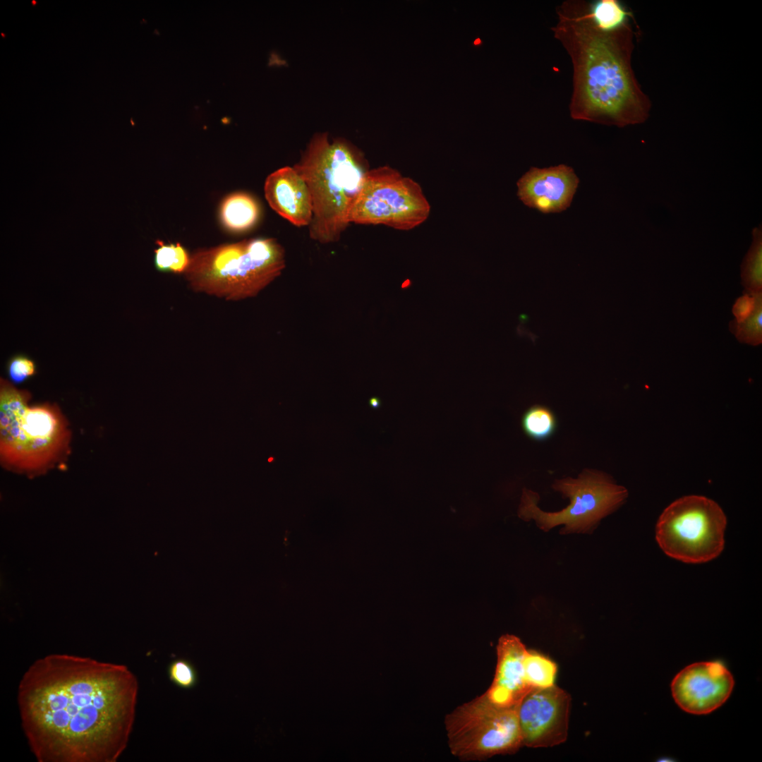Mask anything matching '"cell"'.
<instances>
[{"label":"cell","instance_id":"cell-1","mask_svg":"<svg viewBox=\"0 0 762 762\" xmlns=\"http://www.w3.org/2000/svg\"><path fill=\"white\" fill-rule=\"evenodd\" d=\"M138 692L125 665L52 653L23 675L22 730L38 762H116L133 730Z\"/></svg>","mask_w":762,"mask_h":762},{"label":"cell","instance_id":"cell-2","mask_svg":"<svg viewBox=\"0 0 762 762\" xmlns=\"http://www.w3.org/2000/svg\"><path fill=\"white\" fill-rule=\"evenodd\" d=\"M556 13L551 30L573 68L572 119L618 127L644 122L651 102L631 67L633 32L629 23L602 30L593 20L591 3L581 0L562 2Z\"/></svg>","mask_w":762,"mask_h":762},{"label":"cell","instance_id":"cell-3","mask_svg":"<svg viewBox=\"0 0 762 762\" xmlns=\"http://www.w3.org/2000/svg\"><path fill=\"white\" fill-rule=\"evenodd\" d=\"M294 168L313 199L310 237L322 243L339 241L350 224V207L368 171L363 155L345 139L330 142L327 133H316Z\"/></svg>","mask_w":762,"mask_h":762},{"label":"cell","instance_id":"cell-4","mask_svg":"<svg viewBox=\"0 0 762 762\" xmlns=\"http://www.w3.org/2000/svg\"><path fill=\"white\" fill-rule=\"evenodd\" d=\"M30 394L1 378L0 459L8 469L35 474L52 468L69 453L71 431L59 408L30 406Z\"/></svg>","mask_w":762,"mask_h":762},{"label":"cell","instance_id":"cell-5","mask_svg":"<svg viewBox=\"0 0 762 762\" xmlns=\"http://www.w3.org/2000/svg\"><path fill=\"white\" fill-rule=\"evenodd\" d=\"M284 267L275 239L251 238L195 252L184 274L195 291L236 301L256 296Z\"/></svg>","mask_w":762,"mask_h":762},{"label":"cell","instance_id":"cell-6","mask_svg":"<svg viewBox=\"0 0 762 762\" xmlns=\"http://www.w3.org/2000/svg\"><path fill=\"white\" fill-rule=\"evenodd\" d=\"M552 488L569 500L565 508L554 512L543 511L538 504V493L524 488L518 516L525 521H533L544 532L562 526L561 535L591 534L603 518L624 504L629 495L624 486L617 485L607 473L588 468L576 478L555 480Z\"/></svg>","mask_w":762,"mask_h":762},{"label":"cell","instance_id":"cell-7","mask_svg":"<svg viewBox=\"0 0 762 762\" xmlns=\"http://www.w3.org/2000/svg\"><path fill=\"white\" fill-rule=\"evenodd\" d=\"M519 706L497 705L485 692L458 706L445 720L451 753L461 761H481L516 752L523 746Z\"/></svg>","mask_w":762,"mask_h":762},{"label":"cell","instance_id":"cell-8","mask_svg":"<svg viewBox=\"0 0 762 762\" xmlns=\"http://www.w3.org/2000/svg\"><path fill=\"white\" fill-rule=\"evenodd\" d=\"M726 525V516L715 502L688 495L665 508L656 524L655 538L667 556L685 563H704L722 552Z\"/></svg>","mask_w":762,"mask_h":762},{"label":"cell","instance_id":"cell-9","mask_svg":"<svg viewBox=\"0 0 762 762\" xmlns=\"http://www.w3.org/2000/svg\"><path fill=\"white\" fill-rule=\"evenodd\" d=\"M430 210L418 183L391 167H382L365 173L348 219L349 223L409 230L425 222Z\"/></svg>","mask_w":762,"mask_h":762},{"label":"cell","instance_id":"cell-10","mask_svg":"<svg viewBox=\"0 0 762 762\" xmlns=\"http://www.w3.org/2000/svg\"><path fill=\"white\" fill-rule=\"evenodd\" d=\"M570 704L569 694L555 685L529 691L518 707L523 746L551 747L564 742Z\"/></svg>","mask_w":762,"mask_h":762},{"label":"cell","instance_id":"cell-11","mask_svg":"<svg viewBox=\"0 0 762 762\" xmlns=\"http://www.w3.org/2000/svg\"><path fill=\"white\" fill-rule=\"evenodd\" d=\"M734 679L720 661L694 663L683 668L671 683L674 701L684 711L706 715L723 705L730 696Z\"/></svg>","mask_w":762,"mask_h":762},{"label":"cell","instance_id":"cell-12","mask_svg":"<svg viewBox=\"0 0 762 762\" xmlns=\"http://www.w3.org/2000/svg\"><path fill=\"white\" fill-rule=\"evenodd\" d=\"M579 183L574 169L565 164L531 167L517 181V195L530 208L557 213L571 205Z\"/></svg>","mask_w":762,"mask_h":762},{"label":"cell","instance_id":"cell-13","mask_svg":"<svg viewBox=\"0 0 762 762\" xmlns=\"http://www.w3.org/2000/svg\"><path fill=\"white\" fill-rule=\"evenodd\" d=\"M527 651L514 635H502L497 645V665L493 681L485 691L489 698L502 706H519L532 690L528 684L524 659Z\"/></svg>","mask_w":762,"mask_h":762},{"label":"cell","instance_id":"cell-14","mask_svg":"<svg viewBox=\"0 0 762 762\" xmlns=\"http://www.w3.org/2000/svg\"><path fill=\"white\" fill-rule=\"evenodd\" d=\"M264 191L270 206L283 218L297 226L310 224L313 214L311 193L294 167H284L270 174Z\"/></svg>","mask_w":762,"mask_h":762},{"label":"cell","instance_id":"cell-15","mask_svg":"<svg viewBox=\"0 0 762 762\" xmlns=\"http://www.w3.org/2000/svg\"><path fill=\"white\" fill-rule=\"evenodd\" d=\"M260 207L254 197L243 193H232L224 198L220 207L224 226L234 232L252 228L258 221Z\"/></svg>","mask_w":762,"mask_h":762},{"label":"cell","instance_id":"cell-16","mask_svg":"<svg viewBox=\"0 0 762 762\" xmlns=\"http://www.w3.org/2000/svg\"><path fill=\"white\" fill-rule=\"evenodd\" d=\"M752 243L741 265L742 284L746 291H762V227L752 230Z\"/></svg>","mask_w":762,"mask_h":762},{"label":"cell","instance_id":"cell-17","mask_svg":"<svg viewBox=\"0 0 762 762\" xmlns=\"http://www.w3.org/2000/svg\"><path fill=\"white\" fill-rule=\"evenodd\" d=\"M522 429L529 438L545 441L555 433L557 419L550 408L540 404L531 406L523 414Z\"/></svg>","mask_w":762,"mask_h":762},{"label":"cell","instance_id":"cell-18","mask_svg":"<svg viewBox=\"0 0 762 762\" xmlns=\"http://www.w3.org/2000/svg\"><path fill=\"white\" fill-rule=\"evenodd\" d=\"M524 665L526 682L532 689L554 685L557 668L550 659L536 651L527 650Z\"/></svg>","mask_w":762,"mask_h":762},{"label":"cell","instance_id":"cell-19","mask_svg":"<svg viewBox=\"0 0 762 762\" xmlns=\"http://www.w3.org/2000/svg\"><path fill=\"white\" fill-rule=\"evenodd\" d=\"M756 300L754 312L745 320L729 323V329L742 344L758 346L762 344V291L751 292Z\"/></svg>","mask_w":762,"mask_h":762},{"label":"cell","instance_id":"cell-20","mask_svg":"<svg viewBox=\"0 0 762 762\" xmlns=\"http://www.w3.org/2000/svg\"><path fill=\"white\" fill-rule=\"evenodd\" d=\"M155 249V265L161 272L185 273L190 259L186 248L180 243H164L157 241Z\"/></svg>","mask_w":762,"mask_h":762},{"label":"cell","instance_id":"cell-21","mask_svg":"<svg viewBox=\"0 0 762 762\" xmlns=\"http://www.w3.org/2000/svg\"><path fill=\"white\" fill-rule=\"evenodd\" d=\"M591 15L602 30L616 29L628 21L629 13L616 0H600L591 4Z\"/></svg>","mask_w":762,"mask_h":762},{"label":"cell","instance_id":"cell-22","mask_svg":"<svg viewBox=\"0 0 762 762\" xmlns=\"http://www.w3.org/2000/svg\"><path fill=\"white\" fill-rule=\"evenodd\" d=\"M170 681L176 687L183 689H190L198 682V674L194 665L185 658H177L171 661L167 669Z\"/></svg>","mask_w":762,"mask_h":762},{"label":"cell","instance_id":"cell-23","mask_svg":"<svg viewBox=\"0 0 762 762\" xmlns=\"http://www.w3.org/2000/svg\"><path fill=\"white\" fill-rule=\"evenodd\" d=\"M36 372L34 362L23 356L12 358L8 363V373L11 380L16 384L21 383L32 376Z\"/></svg>","mask_w":762,"mask_h":762},{"label":"cell","instance_id":"cell-24","mask_svg":"<svg viewBox=\"0 0 762 762\" xmlns=\"http://www.w3.org/2000/svg\"><path fill=\"white\" fill-rule=\"evenodd\" d=\"M745 293L737 298L732 306V312L734 316V320L741 322L748 318L754 312L756 300L751 292L744 291Z\"/></svg>","mask_w":762,"mask_h":762},{"label":"cell","instance_id":"cell-25","mask_svg":"<svg viewBox=\"0 0 762 762\" xmlns=\"http://www.w3.org/2000/svg\"><path fill=\"white\" fill-rule=\"evenodd\" d=\"M369 402H370V406H371V407H373V409H377V408H378V407L380 406V399H377V398H376V397H373V398L370 399V401H369Z\"/></svg>","mask_w":762,"mask_h":762},{"label":"cell","instance_id":"cell-26","mask_svg":"<svg viewBox=\"0 0 762 762\" xmlns=\"http://www.w3.org/2000/svg\"><path fill=\"white\" fill-rule=\"evenodd\" d=\"M32 4H33V5L36 4V3H37V2H36L35 1H34V0H33V1H32Z\"/></svg>","mask_w":762,"mask_h":762}]
</instances>
